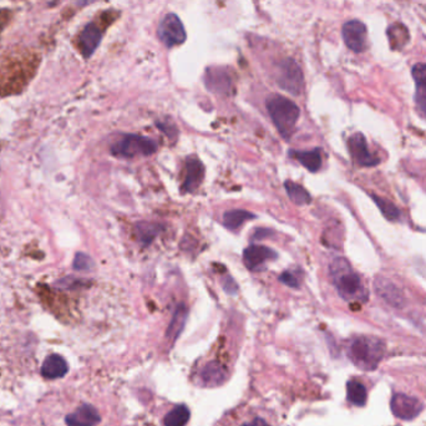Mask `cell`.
I'll return each instance as SVG.
<instances>
[{
  "label": "cell",
  "instance_id": "6da1fadb",
  "mask_svg": "<svg viewBox=\"0 0 426 426\" xmlns=\"http://www.w3.org/2000/svg\"><path fill=\"white\" fill-rule=\"evenodd\" d=\"M333 282L339 296L347 302H367V289L363 284L362 278L353 271L350 264L344 258L334 259L331 266Z\"/></svg>",
  "mask_w": 426,
  "mask_h": 426
},
{
  "label": "cell",
  "instance_id": "7a4b0ae2",
  "mask_svg": "<svg viewBox=\"0 0 426 426\" xmlns=\"http://www.w3.org/2000/svg\"><path fill=\"white\" fill-rule=\"evenodd\" d=\"M38 66V60L25 59L9 61L0 70V96L18 94L29 84Z\"/></svg>",
  "mask_w": 426,
  "mask_h": 426
},
{
  "label": "cell",
  "instance_id": "3957f363",
  "mask_svg": "<svg viewBox=\"0 0 426 426\" xmlns=\"http://www.w3.org/2000/svg\"><path fill=\"white\" fill-rule=\"evenodd\" d=\"M385 344L379 338L358 337L348 348L353 364L362 370H374L384 358Z\"/></svg>",
  "mask_w": 426,
  "mask_h": 426
},
{
  "label": "cell",
  "instance_id": "277c9868",
  "mask_svg": "<svg viewBox=\"0 0 426 426\" xmlns=\"http://www.w3.org/2000/svg\"><path fill=\"white\" fill-rule=\"evenodd\" d=\"M268 114L283 139L292 136L297 125L301 110L292 100L281 95H273L267 100Z\"/></svg>",
  "mask_w": 426,
  "mask_h": 426
},
{
  "label": "cell",
  "instance_id": "5b68a950",
  "mask_svg": "<svg viewBox=\"0 0 426 426\" xmlns=\"http://www.w3.org/2000/svg\"><path fill=\"white\" fill-rule=\"evenodd\" d=\"M156 150L157 145L150 137L140 135H125L113 145L111 152L121 159H134L139 156H151L156 152Z\"/></svg>",
  "mask_w": 426,
  "mask_h": 426
},
{
  "label": "cell",
  "instance_id": "8992f818",
  "mask_svg": "<svg viewBox=\"0 0 426 426\" xmlns=\"http://www.w3.org/2000/svg\"><path fill=\"white\" fill-rule=\"evenodd\" d=\"M277 83L289 94L296 96L302 94L304 78H303L302 70L294 60H283L278 68Z\"/></svg>",
  "mask_w": 426,
  "mask_h": 426
},
{
  "label": "cell",
  "instance_id": "52a82bcc",
  "mask_svg": "<svg viewBox=\"0 0 426 426\" xmlns=\"http://www.w3.org/2000/svg\"><path fill=\"white\" fill-rule=\"evenodd\" d=\"M343 39L354 53H363L368 48L367 26L360 20H349L343 25Z\"/></svg>",
  "mask_w": 426,
  "mask_h": 426
},
{
  "label": "cell",
  "instance_id": "ba28073f",
  "mask_svg": "<svg viewBox=\"0 0 426 426\" xmlns=\"http://www.w3.org/2000/svg\"><path fill=\"white\" fill-rule=\"evenodd\" d=\"M159 35L162 43L170 48L182 44L186 40L184 25L176 14L165 15L160 23Z\"/></svg>",
  "mask_w": 426,
  "mask_h": 426
},
{
  "label": "cell",
  "instance_id": "9c48e42d",
  "mask_svg": "<svg viewBox=\"0 0 426 426\" xmlns=\"http://www.w3.org/2000/svg\"><path fill=\"white\" fill-rule=\"evenodd\" d=\"M348 147L355 164L363 167H373L380 164V159L372 154L368 147V142L364 135L355 133L348 140Z\"/></svg>",
  "mask_w": 426,
  "mask_h": 426
},
{
  "label": "cell",
  "instance_id": "30bf717a",
  "mask_svg": "<svg viewBox=\"0 0 426 426\" xmlns=\"http://www.w3.org/2000/svg\"><path fill=\"white\" fill-rule=\"evenodd\" d=\"M392 412L402 420H412L420 415L424 409L422 402L417 398L409 397L407 394H395L390 402Z\"/></svg>",
  "mask_w": 426,
  "mask_h": 426
},
{
  "label": "cell",
  "instance_id": "8fae6325",
  "mask_svg": "<svg viewBox=\"0 0 426 426\" xmlns=\"http://www.w3.org/2000/svg\"><path fill=\"white\" fill-rule=\"evenodd\" d=\"M227 377V369L222 363L212 360V362L204 364L202 369L199 370L197 379H199V385L204 388H214L222 385Z\"/></svg>",
  "mask_w": 426,
  "mask_h": 426
},
{
  "label": "cell",
  "instance_id": "7c38bea8",
  "mask_svg": "<svg viewBox=\"0 0 426 426\" xmlns=\"http://www.w3.org/2000/svg\"><path fill=\"white\" fill-rule=\"evenodd\" d=\"M277 258V253L271 248L261 244H252L244 249L243 252V262L246 267L251 271H256L262 267L264 263Z\"/></svg>",
  "mask_w": 426,
  "mask_h": 426
},
{
  "label": "cell",
  "instance_id": "4fadbf2b",
  "mask_svg": "<svg viewBox=\"0 0 426 426\" xmlns=\"http://www.w3.org/2000/svg\"><path fill=\"white\" fill-rule=\"evenodd\" d=\"M204 177V164L196 157H189L185 165V192H194L199 189Z\"/></svg>",
  "mask_w": 426,
  "mask_h": 426
},
{
  "label": "cell",
  "instance_id": "5bb4252c",
  "mask_svg": "<svg viewBox=\"0 0 426 426\" xmlns=\"http://www.w3.org/2000/svg\"><path fill=\"white\" fill-rule=\"evenodd\" d=\"M374 288L377 291L378 294L393 307H402L404 303V296L400 292V289L385 277L375 278V283H374Z\"/></svg>",
  "mask_w": 426,
  "mask_h": 426
},
{
  "label": "cell",
  "instance_id": "9a60e30c",
  "mask_svg": "<svg viewBox=\"0 0 426 426\" xmlns=\"http://www.w3.org/2000/svg\"><path fill=\"white\" fill-rule=\"evenodd\" d=\"M412 79L415 81V105L419 114L426 119V64L412 66Z\"/></svg>",
  "mask_w": 426,
  "mask_h": 426
},
{
  "label": "cell",
  "instance_id": "2e32d148",
  "mask_svg": "<svg viewBox=\"0 0 426 426\" xmlns=\"http://www.w3.org/2000/svg\"><path fill=\"white\" fill-rule=\"evenodd\" d=\"M100 422V414L94 407L84 404L66 417L69 426H95Z\"/></svg>",
  "mask_w": 426,
  "mask_h": 426
},
{
  "label": "cell",
  "instance_id": "e0dca14e",
  "mask_svg": "<svg viewBox=\"0 0 426 426\" xmlns=\"http://www.w3.org/2000/svg\"><path fill=\"white\" fill-rule=\"evenodd\" d=\"M101 36L103 33L98 25L89 24L85 26V29L81 31L79 36L80 51L83 53L85 58H89L99 46Z\"/></svg>",
  "mask_w": 426,
  "mask_h": 426
},
{
  "label": "cell",
  "instance_id": "ac0fdd59",
  "mask_svg": "<svg viewBox=\"0 0 426 426\" xmlns=\"http://www.w3.org/2000/svg\"><path fill=\"white\" fill-rule=\"evenodd\" d=\"M206 85L216 94H228L231 91L232 81L224 70L211 69L206 74Z\"/></svg>",
  "mask_w": 426,
  "mask_h": 426
},
{
  "label": "cell",
  "instance_id": "d6986e66",
  "mask_svg": "<svg viewBox=\"0 0 426 426\" xmlns=\"http://www.w3.org/2000/svg\"><path fill=\"white\" fill-rule=\"evenodd\" d=\"M68 363L65 362L63 357L58 354H53L45 359L41 367V375L46 379H58L64 377L68 373Z\"/></svg>",
  "mask_w": 426,
  "mask_h": 426
},
{
  "label": "cell",
  "instance_id": "ffe728a7",
  "mask_svg": "<svg viewBox=\"0 0 426 426\" xmlns=\"http://www.w3.org/2000/svg\"><path fill=\"white\" fill-rule=\"evenodd\" d=\"M292 155L311 172H317L322 167V154H321V150L293 151Z\"/></svg>",
  "mask_w": 426,
  "mask_h": 426
},
{
  "label": "cell",
  "instance_id": "44dd1931",
  "mask_svg": "<svg viewBox=\"0 0 426 426\" xmlns=\"http://www.w3.org/2000/svg\"><path fill=\"white\" fill-rule=\"evenodd\" d=\"M389 44L393 50H402L409 43V31L405 25L394 23L387 30Z\"/></svg>",
  "mask_w": 426,
  "mask_h": 426
},
{
  "label": "cell",
  "instance_id": "7402d4cb",
  "mask_svg": "<svg viewBox=\"0 0 426 426\" xmlns=\"http://www.w3.org/2000/svg\"><path fill=\"white\" fill-rule=\"evenodd\" d=\"M186 318H187V309L184 304H179L176 309H175L174 317L171 319L169 328H167V333H166V338L175 342L177 337H179L186 323Z\"/></svg>",
  "mask_w": 426,
  "mask_h": 426
},
{
  "label": "cell",
  "instance_id": "603a6c76",
  "mask_svg": "<svg viewBox=\"0 0 426 426\" xmlns=\"http://www.w3.org/2000/svg\"><path fill=\"white\" fill-rule=\"evenodd\" d=\"M254 217L256 216L253 213L244 211V209H232V211H227L223 214V224L228 229H238L243 223L247 222Z\"/></svg>",
  "mask_w": 426,
  "mask_h": 426
},
{
  "label": "cell",
  "instance_id": "cb8c5ba5",
  "mask_svg": "<svg viewBox=\"0 0 426 426\" xmlns=\"http://www.w3.org/2000/svg\"><path fill=\"white\" fill-rule=\"evenodd\" d=\"M347 398L353 405L364 407L367 402V389L362 383L350 380L347 384Z\"/></svg>",
  "mask_w": 426,
  "mask_h": 426
},
{
  "label": "cell",
  "instance_id": "d4e9b609",
  "mask_svg": "<svg viewBox=\"0 0 426 426\" xmlns=\"http://www.w3.org/2000/svg\"><path fill=\"white\" fill-rule=\"evenodd\" d=\"M284 187H286L289 199H292L294 204H298V206L311 204V201H312L311 194L301 185L292 182V181H287L284 185Z\"/></svg>",
  "mask_w": 426,
  "mask_h": 426
},
{
  "label": "cell",
  "instance_id": "484cf974",
  "mask_svg": "<svg viewBox=\"0 0 426 426\" xmlns=\"http://www.w3.org/2000/svg\"><path fill=\"white\" fill-rule=\"evenodd\" d=\"M372 199H374V202H375V204L380 209L383 216L387 218L388 221L397 222V221L400 219L402 212H400V209H398L397 206L393 204V202L388 201L387 199H383V197L377 196V194H372Z\"/></svg>",
  "mask_w": 426,
  "mask_h": 426
},
{
  "label": "cell",
  "instance_id": "4316f807",
  "mask_svg": "<svg viewBox=\"0 0 426 426\" xmlns=\"http://www.w3.org/2000/svg\"><path fill=\"white\" fill-rule=\"evenodd\" d=\"M189 410L186 405H177L165 417V426H185L189 420Z\"/></svg>",
  "mask_w": 426,
  "mask_h": 426
},
{
  "label": "cell",
  "instance_id": "83f0119b",
  "mask_svg": "<svg viewBox=\"0 0 426 426\" xmlns=\"http://www.w3.org/2000/svg\"><path fill=\"white\" fill-rule=\"evenodd\" d=\"M140 236H141V241L145 243H149L152 241L155 237V226H149V224H140L139 227Z\"/></svg>",
  "mask_w": 426,
  "mask_h": 426
},
{
  "label": "cell",
  "instance_id": "f1b7e54d",
  "mask_svg": "<svg viewBox=\"0 0 426 426\" xmlns=\"http://www.w3.org/2000/svg\"><path fill=\"white\" fill-rule=\"evenodd\" d=\"M279 281L291 288H298L301 284L299 279L292 272L283 273L282 276L279 277Z\"/></svg>",
  "mask_w": 426,
  "mask_h": 426
},
{
  "label": "cell",
  "instance_id": "f546056e",
  "mask_svg": "<svg viewBox=\"0 0 426 426\" xmlns=\"http://www.w3.org/2000/svg\"><path fill=\"white\" fill-rule=\"evenodd\" d=\"M74 267L76 269H88V268L91 267V259L88 256L79 253L76 256V259H75Z\"/></svg>",
  "mask_w": 426,
  "mask_h": 426
},
{
  "label": "cell",
  "instance_id": "4dcf8cb0",
  "mask_svg": "<svg viewBox=\"0 0 426 426\" xmlns=\"http://www.w3.org/2000/svg\"><path fill=\"white\" fill-rule=\"evenodd\" d=\"M223 288L229 294H236V292H237V286L231 277H227V279L223 282Z\"/></svg>",
  "mask_w": 426,
  "mask_h": 426
},
{
  "label": "cell",
  "instance_id": "1f68e13d",
  "mask_svg": "<svg viewBox=\"0 0 426 426\" xmlns=\"http://www.w3.org/2000/svg\"><path fill=\"white\" fill-rule=\"evenodd\" d=\"M243 426H269L267 424V422H264L263 419L261 417H256V419H253L252 422H246V424H243Z\"/></svg>",
  "mask_w": 426,
  "mask_h": 426
}]
</instances>
